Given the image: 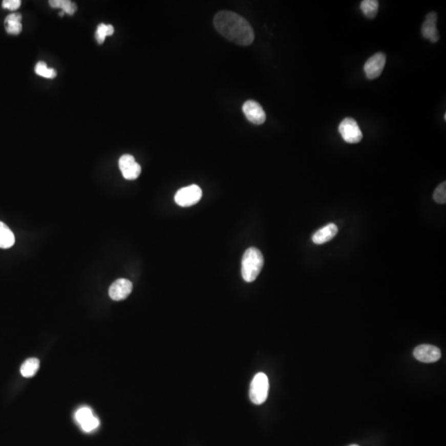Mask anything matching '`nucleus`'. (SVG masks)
Here are the masks:
<instances>
[{
    "mask_svg": "<svg viewBox=\"0 0 446 446\" xmlns=\"http://www.w3.org/2000/svg\"><path fill=\"white\" fill-rule=\"evenodd\" d=\"M203 195L199 186L196 184L180 188L175 196V203L181 207H190L196 204Z\"/></svg>",
    "mask_w": 446,
    "mask_h": 446,
    "instance_id": "5",
    "label": "nucleus"
},
{
    "mask_svg": "<svg viewBox=\"0 0 446 446\" xmlns=\"http://www.w3.org/2000/svg\"><path fill=\"white\" fill-rule=\"evenodd\" d=\"M264 266V257L257 248L250 247L246 250L241 262V274L243 280L251 283L257 280Z\"/></svg>",
    "mask_w": 446,
    "mask_h": 446,
    "instance_id": "2",
    "label": "nucleus"
},
{
    "mask_svg": "<svg viewBox=\"0 0 446 446\" xmlns=\"http://www.w3.org/2000/svg\"><path fill=\"white\" fill-rule=\"evenodd\" d=\"M114 33V28L112 25H106L104 24H100L97 28L95 38L99 44L104 43L106 36H112Z\"/></svg>",
    "mask_w": 446,
    "mask_h": 446,
    "instance_id": "18",
    "label": "nucleus"
},
{
    "mask_svg": "<svg viewBox=\"0 0 446 446\" xmlns=\"http://www.w3.org/2000/svg\"><path fill=\"white\" fill-rule=\"evenodd\" d=\"M360 9L364 15L368 18H374L378 11V1L376 0H364L360 4Z\"/></svg>",
    "mask_w": 446,
    "mask_h": 446,
    "instance_id": "16",
    "label": "nucleus"
},
{
    "mask_svg": "<svg viewBox=\"0 0 446 446\" xmlns=\"http://www.w3.org/2000/svg\"><path fill=\"white\" fill-rule=\"evenodd\" d=\"M269 383L264 373H258L252 380L250 388V398L252 402L261 405L266 401L269 393Z\"/></svg>",
    "mask_w": 446,
    "mask_h": 446,
    "instance_id": "3",
    "label": "nucleus"
},
{
    "mask_svg": "<svg viewBox=\"0 0 446 446\" xmlns=\"http://www.w3.org/2000/svg\"><path fill=\"white\" fill-rule=\"evenodd\" d=\"M434 200L440 204H444L446 202V183L443 182L435 190L433 195Z\"/></svg>",
    "mask_w": 446,
    "mask_h": 446,
    "instance_id": "20",
    "label": "nucleus"
},
{
    "mask_svg": "<svg viewBox=\"0 0 446 446\" xmlns=\"http://www.w3.org/2000/svg\"><path fill=\"white\" fill-rule=\"evenodd\" d=\"M21 6L20 0H5L3 1L2 7L4 9L9 10H16Z\"/></svg>",
    "mask_w": 446,
    "mask_h": 446,
    "instance_id": "22",
    "label": "nucleus"
},
{
    "mask_svg": "<svg viewBox=\"0 0 446 446\" xmlns=\"http://www.w3.org/2000/svg\"><path fill=\"white\" fill-rule=\"evenodd\" d=\"M386 64V55L383 52L374 54L366 61L364 67L366 77L374 79L379 77Z\"/></svg>",
    "mask_w": 446,
    "mask_h": 446,
    "instance_id": "6",
    "label": "nucleus"
},
{
    "mask_svg": "<svg viewBox=\"0 0 446 446\" xmlns=\"http://www.w3.org/2000/svg\"><path fill=\"white\" fill-rule=\"evenodd\" d=\"M75 419L86 432L94 431L99 425V420L93 415L92 411L89 408L79 409L75 413Z\"/></svg>",
    "mask_w": 446,
    "mask_h": 446,
    "instance_id": "11",
    "label": "nucleus"
},
{
    "mask_svg": "<svg viewBox=\"0 0 446 446\" xmlns=\"http://www.w3.org/2000/svg\"><path fill=\"white\" fill-rule=\"evenodd\" d=\"M15 242L13 231L4 222H0V248L8 249L12 247Z\"/></svg>",
    "mask_w": 446,
    "mask_h": 446,
    "instance_id": "14",
    "label": "nucleus"
},
{
    "mask_svg": "<svg viewBox=\"0 0 446 446\" xmlns=\"http://www.w3.org/2000/svg\"><path fill=\"white\" fill-rule=\"evenodd\" d=\"M350 446H359V445H357V444H352V445H350Z\"/></svg>",
    "mask_w": 446,
    "mask_h": 446,
    "instance_id": "25",
    "label": "nucleus"
},
{
    "mask_svg": "<svg viewBox=\"0 0 446 446\" xmlns=\"http://www.w3.org/2000/svg\"><path fill=\"white\" fill-rule=\"evenodd\" d=\"M49 5L52 8L61 9L65 13H67L69 15H73L77 10V6L75 3L69 0H51L49 1Z\"/></svg>",
    "mask_w": 446,
    "mask_h": 446,
    "instance_id": "17",
    "label": "nucleus"
},
{
    "mask_svg": "<svg viewBox=\"0 0 446 446\" xmlns=\"http://www.w3.org/2000/svg\"><path fill=\"white\" fill-rule=\"evenodd\" d=\"M339 133L344 141L350 144L359 143L363 138L359 124L352 118H346L339 125Z\"/></svg>",
    "mask_w": 446,
    "mask_h": 446,
    "instance_id": "4",
    "label": "nucleus"
},
{
    "mask_svg": "<svg viewBox=\"0 0 446 446\" xmlns=\"http://www.w3.org/2000/svg\"><path fill=\"white\" fill-rule=\"evenodd\" d=\"M6 26V32L9 34L17 35L19 34L23 29V25L21 23H13V24H5Z\"/></svg>",
    "mask_w": 446,
    "mask_h": 446,
    "instance_id": "21",
    "label": "nucleus"
},
{
    "mask_svg": "<svg viewBox=\"0 0 446 446\" xmlns=\"http://www.w3.org/2000/svg\"><path fill=\"white\" fill-rule=\"evenodd\" d=\"M414 357L422 363H434L441 357L440 349L431 345H420L414 350Z\"/></svg>",
    "mask_w": 446,
    "mask_h": 446,
    "instance_id": "9",
    "label": "nucleus"
},
{
    "mask_svg": "<svg viewBox=\"0 0 446 446\" xmlns=\"http://www.w3.org/2000/svg\"><path fill=\"white\" fill-rule=\"evenodd\" d=\"M22 15L19 13H12L5 18V24H13V23H21Z\"/></svg>",
    "mask_w": 446,
    "mask_h": 446,
    "instance_id": "23",
    "label": "nucleus"
},
{
    "mask_svg": "<svg viewBox=\"0 0 446 446\" xmlns=\"http://www.w3.org/2000/svg\"><path fill=\"white\" fill-rule=\"evenodd\" d=\"M35 72L36 75H40L41 77L54 79L56 77L57 73L54 69L48 68L45 62L40 61L35 67Z\"/></svg>",
    "mask_w": 446,
    "mask_h": 446,
    "instance_id": "19",
    "label": "nucleus"
},
{
    "mask_svg": "<svg viewBox=\"0 0 446 446\" xmlns=\"http://www.w3.org/2000/svg\"><path fill=\"white\" fill-rule=\"evenodd\" d=\"M64 14H65V12H63V11H61V12H60V13H59V15L61 16V17H63V16H64Z\"/></svg>",
    "mask_w": 446,
    "mask_h": 446,
    "instance_id": "24",
    "label": "nucleus"
},
{
    "mask_svg": "<svg viewBox=\"0 0 446 446\" xmlns=\"http://www.w3.org/2000/svg\"><path fill=\"white\" fill-rule=\"evenodd\" d=\"M337 233V226L334 223H330L314 233V235L312 236V241L316 245H323L333 239Z\"/></svg>",
    "mask_w": 446,
    "mask_h": 446,
    "instance_id": "13",
    "label": "nucleus"
},
{
    "mask_svg": "<svg viewBox=\"0 0 446 446\" xmlns=\"http://www.w3.org/2000/svg\"><path fill=\"white\" fill-rule=\"evenodd\" d=\"M119 168L126 180H134L141 175V167L131 155H123L119 159Z\"/></svg>",
    "mask_w": 446,
    "mask_h": 446,
    "instance_id": "7",
    "label": "nucleus"
},
{
    "mask_svg": "<svg viewBox=\"0 0 446 446\" xmlns=\"http://www.w3.org/2000/svg\"><path fill=\"white\" fill-rule=\"evenodd\" d=\"M437 18V13L431 12L427 14L425 22L421 27L423 37L429 40L432 43H437L440 40V33L436 28Z\"/></svg>",
    "mask_w": 446,
    "mask_h": 446,
    "instance_id": "12",
    "label": "nucleus"
},
{
    "mask_svg": "<svg viewBox=\"0 0 446 446\" xmlns=\"http://www.w3.org/2000/svg\"><path fill=\"white\" fill-rule=\"evenodd\" d=\"M133 291V284L126 279H119L109 288V296L114 301H121L129 297Z\"/></svg>",
    "mask_w": 446,
    "mask_h": 446,
    "instance_id": "10",
    "label": "nucleus"
},
{
    "mask_svg": "<svg viewBox=\"0 0 446 446\" xmlns=\"http://www.w3.org/2000/svg\"><path fill=\"white\" fill-rule=\"evenodd\" d=\"M39 367H40V361L36 358H30L27 359L21 366L22 375L25 378H31L33 377L36 374V372L38 371Z\"/></svg>",
    "mask_w": 446,
    "mask_h": 446,
    "instance_id": "15",
    "label": "nucleus"
},
{
    "mask_svg": "<svg viewBox=\"0 0 446 446\" xmlns=\"http://www.w3.org/2000/svg\"><path fill=\"white\" fill-rule=\"evenodd\" d=\"M242 111L248 121L256 125H261L266 120L265 112L257 101H246L242 106Z\"/></svg>",
    "mask_w": 446,
    "mask_h": 446,
    "instance_id": "8",
    "label": "nucleus"
},
{
    "mask_svg": "<svg viewBox=\"0 0 446 446\" xmlns=\"http://www.w3.org/2000/svg\"><path fill=\"white\" fill-rule=\"evenodd\" d=\"M214 27L222 36L240 46H250L254 40V32L243 17L231 11H220L214 19Z\"/></svg>",
    "mask_w": 446,
    "mask_h": 446,
    "instance_id": "1",
    "label": "nucleus"
}]
</instances>
